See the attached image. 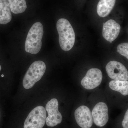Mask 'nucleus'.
Wrapping results in <instances>:
<instances>
[{
	"label": "nucleus",
	"instance_id": "nucleus-1",
	"mask_svg": "<svg viewBox=\"0 0 128 128\" xmlns=\"http://www.w3.org/2000/svg\"><path fill=\"white\" fill-rule=\"evenodd\" d=\"M56 27L60 48L64 51H69L73 48L75 41V34L72 26L68 20L62 18L57 21Z\"/></svg>",
	"mask_w": 128,
	"mask_h": 128
},
{
	"label": "nucleus",
	"instance_id": "nucleus-2",
	"mask_svg": "<svg viewBox=\"0 0 128 128\" xmlns=\"http://www.w3.org/2000/svg\"><path fill=\"white\" fill-rule=\"evenodd\" d=\"M44 34L43 26L39 22L32 25L28 33L25 43V50L27 52L36 54L42 47V40Z\"/></svg>",
	"mask_w": 128,
	"mask_h": 128
},
{
	"label": "nucleus",
	"instance_id": "nucleus-3",
	"mask_svg": "<svg viewBox=\"0 0 128 128\" xmlns=\"http://www.w3.org/2000/svg\"><path fill=\"white\" fill-rule=\"evenodd\" d=\"M45 63L41 60H37L32 63L26 72L23 80V86L25 89L32 88L34 84L44 74L46 70Z\"/></svg>",
	"mask_w": 128,
	"mask_h": 128
},
{
	"label": "nucleus",
	"instance_id": "nucleus-4",
	"mask_svg": "<svg viewBox=\"0 0 128 128\" xmlns=\"http://www.w3.org/2000/svg\"><path fill=\"white\" fill-rule=\"evenodd\" d=\"M46 112L42 106H38L34 108L28 114L24 128H43L46 123Z\"/></svg>",
	"mask_w": 128,
	"mask_h": 128
},
{
	"label": "nucleus",
	"instance_id": "nucleus-5",
	"mask_svg": "<svg viewBox=\"0 0 128 128\" xmlns=\"http://www.w3.org/2000/svg\"><path fill=\"white\" fill-rule=\"evenodd\" d=\"M45 109L48 114L46 121L47 126L53 127L61 123L62 117L58 110V102L57 99L52 98L48 102Z\"/></svg>",
	"mask_w": 128,
	"mask_h": 128
},
{
	"label": "nucleus",
	"instance_id": "nucleus-6",
	"mask_svg": "<svg viewBox=\"0 0 128 128\" xmlns=\"http://www.w3.org/2000/svg\"><path fill=\"white\" fill-rule=\"evenodd\" d=\"M106 70L108 75L111 79L128 81V70L120 62L115 60L110 61L106 65Z\"/></svg>",
	"mask_w": 128,
	"mask_h": 128
},
{
	"label": "nucleus",
	"instance_id": "nucleus-7",
	"mask_svg": "<svg viewBox=\"0 0 128 128\" xmlns=\"http://www.w3.org/2000/svg\"><path fill=\"white\" fill-rule=\"evenodd\" d=\"M102 79V73L100 70L97 68H92L87 72L86 75L82 80L81 84L86 89H94L100 84Z\"/></svg>",
	"mask_w": 128,
	"mask_h": 128
},
{
	"label": "nucleus",
	"instance_id": "nucleus-8",
	"mask_svg": "<svg viewBox=\"0 0 128 128\" xmlns=\"http://www.w3.org/2000/svg\"><path fill=\"white\" fill-rule=\"evenodd\" d=\"M94 124L99 127H103L109 119L107 105L103 102H99L94 107L92 112Z\"/></svg>",
	"mask_w": 128,
	"mask_h": 128
},
{
	"label": "nucleus",
	"instance_id": "nucleus-9",
	"mask_svg": "<svg viewBox=\"0 0 128 128\" xmlns=\"http://www.w3.org/2000/svg\"><path fill=\"white\" fill-rule=\"evenodd\" d=\"M76 123L82 128H90L93 124V118L90 109L84 105L80 106L74 112Z\"/></svg>",
	"mask_w": 128,
	"mask_h": 128
},
{
	"label": "nucleus",
	"instance_id": "nucleus-10",
	"mask_svg": "<svg viewBox=\"0 0 128 128\" xmlns=\"http://www.w3.org/2000/svg\"><path fill=\"white\" fill-rule=\"evenodd\" d=\"M121 28L119 24L114 20L110 19L103 24L102 36L106 40L112 43L119 35Z\"/></svg>",
	"mask_w": 128,
	"mask_h": 128
},
{
	"label": "nucleus",
	"instance_id": "nucleus-11",
	"mask_svg": "<svg viewBox=\"0 0 128 128\" xmlns=\"http://www.w3.org/2000/svg\"><path fill=\"white\" fill-rule=\"evenodd\" d=\"M116 0H100L97 6L98 16L104 18L108 16L113 9Z\"/></svg>",
	"mask_w": 128,
	"mask_h": 128
},
{
	"label": "nucleus",
	"instance_id": "nucleus-12",
	"mask_svg": "<svg viewBox=\"0 0 128 128\" xmlns=\"http://www.w3.org/2000/svg\"><path fill=\"white\" fill-rule=\"evenodd\" d=\"M12 19V15L7 0H0V24H6Z\"/></svg>",
	"mask_w": 128,
	"mask_h": 128
},
{
	"label": "nucleus",
	"instance_id": "nucleus-13",
	"mask_svg": "<svg viewBox=\"0 0 128 128\" xmlns=\"http://www.w3.org/2000/svg\"><path fill=\"white\" fill-rule=\"evenodd\" d=\"M109 86L112 90L119 92L124 96L128 95V81L113 80L109 82Z\"/></svg>",
	"mask_w": 128,
	"mask_h": 128
},
{
	"label": "nucleus",
	"instance_id": "nucleus-14",
	"mask_svg": "<svg viewBox=\"0 0 128 128\" xmlns=\"http://www.w3.org/2000/svg\"><path fill=\"white\" fill-rule=\"evenodd\" d=\"M11 12L15 14H20L25 11L27 8L25 0H7Z\"/></svg>",
	"mask_w": 128,
	"mask_h": 128
},
{
	"label": "nucleus",
	"instance_id": "nucleus-15",
	"mask_svg": "<svg viewBox=\"0 0 128 128\" xmlns=\"http://www.w3.org/2000/svg\"><path fill=\"white\" fill-rule=\"evenodd\" d=\"M117 52L121 55L128 59V43H122L120 44L117 46Z\"/></svg>",
	"mask_w": 128,
	"mask_h": 128
},
{
	"label": "nucleus",
	"instance_id": "nucleus-16",
	"mask_svg": "<svg viewBox=\"0 0 128 128\" xmlns=\"http://www.w3.org/2000/svg\"><path fill=\"white\" fill-rule=\"evenodd\" d=\"M122 126L123 128H128V110L125 113L124 118L122 121Z\"/></svg>",
	"mask_w": 128,
	"mask_h": 128
},
{
	"label": "nucleus",
	"instance_id": "nucleus-17",
	"mask_svg": "<svg viewBox=\"0 0 128 128\" xmlns=\"http://www.w3.org/2000/svg\"><path fill=\"white\" fill-rule=\"evenodd\" d=\"M1 70V66L0 65V71Z\"/></svg>",
	"mask_w": 128,
	"mask_h": 128
},
{
	"label": "nucleus",
	"instance_id": "nucleus-18",
	"mask_svg": "<svg viewBox=\"0 0 128 128\" xmlns=\"http://www.w3.org/2000/svg\"><path fill=\"white\" fill-rule=\"evenodd\" d=\"M4 75H2V77H3V76H4Z\"/></svg>",
	"mask_w": 128,
	"mask_h": 128
},
{
	"label": "nucleus",
	"instance_id": "nucleus-19",
	"mask_svg": "<svg viewBox=\"0 0 128 128\" xmlns=\"http://www.w3.org/2000/svg\"></svg>",
	"mask_w": 128,
	"mask_h": 128
}]
</instances>
